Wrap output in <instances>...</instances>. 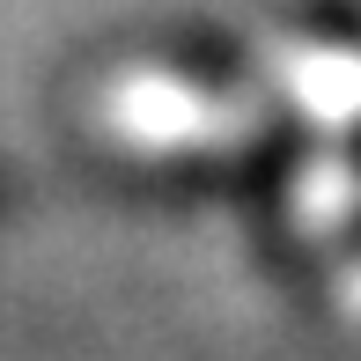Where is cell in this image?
I'll return each instance as SVG.
<instances>
[{"mask_svg": "<svg viewBox=\"0 0 361 361\" xmlns=\"http://www.w3.org/2000/svg\"><path fill=\"white\" fill-rule=\"evenodd\" d=\"M96 126L126 147H147V155H192V147L221 155L266 126V104L236 89H200L177 74H118L96 96Z\"/></svg>", "mask_w": 361, "mask_h": 361, "instance_id": "1", "label": "cell"}, {"mask_svg": "<svg viewBox=\"0 0 361 361\" xmlns=\"http://www.w3.org/2000/svg\"><path fill=\"white\" fill-rule=\"evenodd\" d=\"M266 81L317 126H354L361 118V52H347V44H273Z\"/></svg>", "mask_w": 361, "mask_h": 361, "instance_id": "2", "label": "cell"}, {"mask_svg": "<svg viewBox=\"0 0 361 361\" xmlns=\"http://www.w3.org/2000/svg\"><path fill=\"white\" fill-rule=\"evenodd\" d=\"M339 310H347V317H361V266L339 281Z\"/></svg>", "mask_w": 361, "mask_h": 361, "instance_id": "3", "label": "cell"}]
</instances>
